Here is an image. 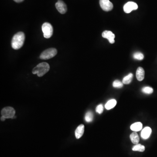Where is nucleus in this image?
<instances>
[{"label": "nucleus", "mask_w": 157, "mask_h": 157, "mask_svg": "<svg viewBox=\"0 0 157 157\" xmlns=\"http://www.w3.org/2000/svg\"><path fill=\"white\" fill-rule=\"evenodd\" d=\"M117 104V101L114 99H112L109 100L105 104V107L107 110H109L112 109Z\"/></svg>", "instance_id": "15"}, {"label": "nucleus", "mask_w": 157, "mask_h": 157, "mask_svg": "<svg viewBox=\"0 0 157 157\" xmlns=\"http://www.w3.org/2000/svg\"><path fill=\"white\" fill-rule=\"evenodd\" d=\"M84 126L83 124H80L76 128L75 131V136L77 139L80 138L84 135Z\"/></svg>", "instance_id": "12"}, {"label": "nucleus", "mask_w": 157, "mask_h": 157, "mask_svg": "<svg viewBox=\"0 0 157 157\" xmlns=\"http://www.w3.org/2000/svg\"><path fill=\"white\" fill-rule=\"evenodd\" d=\"M42 31L44 37L46 39H49L53 34V28L49 23H44L42 25Z\"/></svg>", "instance_id": "4"}, {"label": "nucleus", "mask_w": 157, "mask_h": 157, "mask_svg": "<svg viewBox=\"0 0 157 157\" xmlns=\"http://www.w3.org/2000/svg\"><path fill=\"white\" fill-rule=\"evenodd\" d=\"M96 111L99 114H101L103 112V107L102 104H99L96 107Z\"/></svg>", "instance_id": "22"}, {"label": "nucleus", "mask_w": 157, "mask_h": 157, "mask_svg": "<svg viewBox=\"0 0 157 157\" xmlns=\"http://www.w3.org/2000/svg\"><path fill=\"white\" fill-rule=\"evenodd\" d=\"M2 116L6 118H13L15 114V110L11 107H6L2 110Z\"/></svg>", "instance_id": "5"}, {"label": "nucleus", "mask_w": 157, "mask_h": 157, "mask_svg": "<svg viewBox=\"0 0 157 157\" xmlns=\"http://www.w3.org/2000/svg\"><path fill=\"white\" fill-rule=\"evenodd\" d=\"M133 75L132 73H130L128 75L125 76L123 78L122 83L124 84H129L132 82V80Z\"/></svg>", "instance_id": "16"}, {"label": "nucleus", "mask_w": 157, "mask_h": 157, "mask_svg": "<svg viewBox=\"0 0 157 157\" xmlns=\"http://www.w3.org/2000/svg\"><path fill=\"white\" fill-rule=\"evenodd\" d=\"M152 129L150 127H147L144 128L141 132V137L144 139H147L150 137L152 133Z\"/></svg>", "instance_id": "10"}, {"label": "nucleus", "mask_w": 157, "mask_h": 157, "mask_svg": "<svg viewBox=\"0 0 157 157\" xmlns=\"http://www.w3.org/2000/svg\"><path fill=\"white\" fill-rule=\"evenodd\" d=\"M136 78L138 81H141L144 79V76H145V72L144 70L141 67L138 68L137 70Z\"/></svg>", "instance_id": "11"}, {"label": "nucleus", "mask_w": 157, "mask_h": 157, "mask_svg": "<svg viewBox=\"0 0 157 157\" xmlns=\"http://www.w3.org/2000/svg\"><path fill=\"white\" fill-rule=\"evenodd\" d=\"M142 92L144 93L150 94L153 93V89L152 87H144L142 89Z\"/></svg>", "instance_id": "19"}, {"label": "nucleus", "mask_w": 157, "mask_h": 157, "mask_svg": "<svg viewBox=\"0 0 157 157\" xmlns=\"http://www.w3.org/2000/svg\"><path fill=\"white\" fill-rule=\"evenodd\" d=\"M14 1L16 2L20 3L21 2L23 1L24 0H14Z\"/></svg>", "instance_id": "24"}, {"label": "nucleus", "mask_w": 157, "mask_h": 157, "mask_svg": "<svg viewBox=\"0 0 157 157\" xmlns=\"http://www.w3.org/2000/svg\"><path fill=\"white\" fill-rule=\"evenodd\" d=\"M57 53V50L55 48H49L43 52L40 55V58L42 59H49L54 57Z\"/></svg>", "instance_id": "3"}, {"label": "nucleus", "mask_w": 157, "mask_h": 157, "mask_svg": "<svg viewBox=\"0 0 157 157\" xmlns=\"http://www.w3.org/2000/svg\"><path fill=\"white\" fill-rule=\"evenodd\" d=\"M25 39L24 33L19 32L13 36L11 41V46L13 49L17 50L21 48L24 44Z\"/></svg>", "instance_id": "1"}, {"label": "nucleus", "mask_w": 157, "mask_h": 157, "mask_svg": "<svg viewBox=\"0 0 157 157\" xmlns=\"http://www.w3.org/2000/svg\"><path fill=\"white\" fill-rule=\"evenodd\" d=\"M138 8V4L132 1L128 2L123 6V10L126 13H130L132 10H137Z\"/></svg>", "instance_id": "7"}, {"label": "nucleus", "mask_w": 157, "mask_h": 157, "mask_svg": "<svg viewBox=\"0 0 157 157\" xmlns=\"http://www.w3.org/2000/svg\"><path fill=\"white\" fill-rule=\"evenodd\" d=\"M93 113L91 111H89L85 115V120L87 122H92L93 120Z\"/></svg>", "instance_id": "18"}, {"label": "nucleus", "mask_w": 157, "mask_h": 157, "mask_svg": "<svg viewBox=\"0 0 157 157\" xmlns=\"http://www.w3.org/2000/svg\"><path fill=\"white\" fill-rule=\"evenodd\" d=\"M142 123L141 122H136L131 125V129L135 132H138L142 129Z\"/></svg>", "instance_id": "13"}, {"label": "nucleus", "mask_w": 157, "mask_h": 157, "mask_svg": "<svg viewBox=\"0 0 157 157\" xmlns=\"http://www.w3.org/2000/svg\"><path fill=\"white\" fill-rule=\"evenodd\" d=\"M102 35L103 38L108 39L110 43L113 44L115 43L114 38L115 36L112 31H105L102 33Z\"/></svg>", "instance_id": "9"}, {"label": "nucleus", "mask_w": 157, "mask_h": 157, "mask_svg": "<svg viewBox=\"0 0 157 157\" xmlns=\"http://www.w3.org/2000/svg\"><path fill=\"white\" fill-rule=\"evenodd\" d=\"M133 57L134 59L138 60H142L144 58V55L141 52H137L133 55Z\"/></svg>", "instance_id": "20"}, {"label": "nucleus", "mask_w": 157, "mask_h": 157, "mask_svg": "<svg viewBox=\"0 0 157 157\" xmlns=\"http://www.w3.org/2000/svg\"><path fill=\"white\" fill-rule=\"evenodd\" d=\"M55 7L59 13L62 14H65L67 10L66 4L61 0H59L57 2H56L55 4Z\"/></svg>", "instance_id": "8"}, {"label": "nucleus", "mask_w": 157, "mask_h": 157, "mask_svg": "<svg viewBox=\"0 0 157 157\" xmlns=\"http://www.w3.org/2000/svg\"><path fill=\"white\" fill-rule=\"evenodd\" d=\"M49 64L47 63H40L32 70V73L37 74L39 77H42L49 71Z\"/></svg>", "instance_id": "2"}, {"label": "nucleus", "mask_w": 157, "mask_h": 157, "mask_svg": "<svg viewBox=\"0 0 157 157\" xmlns=\"http://www.w3.org/2000/svg\"><path fill=\"white\" fill-rule=\"evenodd\" d=\"M113 86L115 88H120L123 86V83L118 80H116L113 82Z\"/></svg>", "instance_id": "21"}, {"label": "nucleus", "mask_w": 157, "mask_h": 157, "mask_svg": "<svg viewBox=\"0 0 157 157\" xmlns=\"http://www.w3.org/2000/svg\"><path fill=\"white\" fill-rule=\"evenodd\" d=\"M130 139L131 141L134 144H138L139 142L140 138L139 137L137 133L136 132H133L130 135Z\"/></svg>", "instance_id": "14"}, {"label": "nucleus", "mask_w": 157, "mask_h": 157, "mask_svg": "<svg viewBox=\"0 0 157 157\" xmlns=\"http://www.w3.org/2000/svg\"><path fill=\"white\" fill-rule=\"evenodd\" d=\"M6 118L5 117H4L2 116L1 117V121H4V120H5Z\"/></svg>", "instance_id": "23"}, {"label": "nucleus", "mask_w": 157, "mask_h": 157, "mask_svg": "<svg viewBox=\"0 0 157 157\" xmlns=\"http://www.w3.org/2000/svg\"><path fill=\"white\" fill-rule=\"evenodd\" d=\"M132 150L133 151L143 152L145 150V147L144 145L138 144L133 147Z\"/></svg>", "instance_id": "17"}, {"label": "nucleus", "mask_w": 157, "mask_h": 157, "mask_svg": "<svg viewBox=\"0 0 157 157\" xmlns=\"http://www.w3.org/2000/svg\"><path fill=\"white\" fill-rule=\"evenodd\" d=\"M99 4L104 11H110L113 8V4L109 0H99Z\"/></svg>", "instance_id": "6"}]
</instances>
